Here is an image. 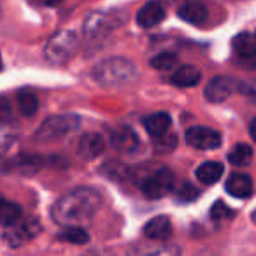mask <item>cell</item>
I'll list each match as a JSON object with an SVG mask.
<instances>
[{"label": "cell", "mask_w": 256, "mask_h": 256, "mask_svg": "<svg viewBox=\"0 0 256 256\" xmlns=\"http://www.w3.org/2000/svg\"><path fill=\"white\" fill-rule=\"evenodd\" d=\"M178 16L182 20V22L190 23V25H204L207 22V8L202 4V2H196V0H192V2H186L179 8Z\"/></svg>", "instance_id": "obj_14"}, {"label": "cell", "mask_w": 256, "mask_h": 256, "mask_svg": "<svg viewBox=\"0 0 256 256\" xmlns=\"http://www.w3.org/2000/svg\"><path fill=\"white\" fill-rule=\"evenodd\" d=\"M249 134H251L252 140H254V142H256V118L251 121V124H249Z\"/></svg>", "instance_id": "obj_31"}, {"label": "cell", "mask_w": 256, "mask_h": 256, "mask_svg": "<svg viewBox=\"0 0 256 256\" xmlns=\"http://www.w3.org/2000/svg\"><path fill=\"white\" fill-rule=\"evenodd\" d=\"M79 50V36L74 30H62L48 42L44 50V56L50 64L64 65L78 53Z\"/></svg>", "instance_id": "obj_3"}, {"label": "cell", "mask_w": 256, "mask_h": 256, "mask_svg": "<svg viewBox=\"0 0 256 256\" xmlns=\"http://www.w3.org/2000/svg\"><path fill=\"white\" fill-rule=\"evenodd\" d=\"M226 192L228 195L235 196L238 200H246L252 195V181L246 174H232L226 181Z\"/></svg>", "instance_id": "obj_16"}, {"label": "cell", "mask_w": 256, "mask_h": 256, "mask_svg": "<svg viewBox=\"0 0 256 256\" xmlns=\"http://www.w3.org/2000/svg\"><path fill=\"white\" fill-rule=\"evenodd\" d=\"M44 2H46L48 6H60L64 0H44Z\"/></svg>", "instance_id": "obj_32"}, {"label": "cell", "mask_w": 256, "mask_h": 256, "mask_svg": "<svg viewBox=\"0 0 256 256\" xmlns=\"http://www.w3.org/2000/svg\"><path fill=\"white\" fill-rule=\"evenodd\" d=\"M58 240L67 242V244H76V246H84L90 242V235L84 228L81 226H68L65 228L62 234H58Z\"/></svg>", "instance_id": "obj_20"}, {"label": "cell", "mask_w": 256, "mask_h": 256, "mask_svg": "<svg viewBox=\"0 0 256 256\" xmlns=\"http://www.w3.org/2000/svg\"><path fill=\"white\" fill-rule=\"evenodd\" d=\"M104 139L98 136V134H84V136L79 139V144H78V154L79 158L82 160H95L98 158L100 154L104 153Z\"/></svg>", "instance_id": "obj_13"}, {"label": "cell", "mask_w": 256, "mask_h": 256, "mask_svg": "<svg viewBox=\"0 0 256 256\" xmlns=\"http://www.w3.org/2000/svg\"><path fill=\"white\" fill-rule=\"evenodd\" d=\"M170 124H172V118L168 112H154L144 120V128L148 130V134L156 137V139L165 136V134H168Z\"/></svg>", "instance_id": "obj_17"}, {"label": "cell", "mask_w": 256, "mask_h": 256, "mask_svg": "<svg viewBox=\"0 0 256 256\" xmlns=\"http://www.w3.org/2000/svg\"><path fill=\"white\" fill-rule=\"evenodd\" d=\"M167 18V11L158 0H151L144 6L137 14V23L142 28H153V26L160 25L164 20Z\"/></svg>", "instance_id": "obj_11"}, {"label": "cell", "mask_w": 256, "mask_h": 256, "mask_svg": "<svg viewBox=\"0 0 256 256\" xmlns=\"http://www.w3.org/2000/svg\"><path fill=\"white\" fill-rule=\"evenodd\" d=\"M238 93L246 96H252L256 98V79L252 81H244V82H238Z\"/></svg>", "instance_id": "obj_29"}, {"label": "cell", "mask_w": 256, "mask_h": 256, "mask_svg": "<svg viewBox=\"0 0 256 256\" xmlns=\"http://www.w3.org/2000/svg\"><path fill=\"white\" fill-rule=\"evenodd\" d=\"M40 158L39 156H20L16 167L22 170V174H36L40 167Z\"/></svg>", "instance_id": "obj_27"}, {"label": "cell", "mask_w": 256, "mask_h": 256, "mask_svg": "<svg viewBox=\"0 0 256 256\" xmlns=\"http://www.w3.org/2000/svg\"><path fill=\"white\" fill-rule=\"evenodd\" d=\"M210 218H212L214 221L232 220V218H235V210L230 209L223 200H218V202L212 206V209H210Z\"/></svg>", "instance_id": "obj_26"}, {"label": "cell", "mask_w": 256, "mask_h": 256, "mask_svg": "<svg viewBox=\"0 0 256 256\" xmlns=\"http://www.w3.org/2000/svg\"><path fill=\"white\" fill-rule=\"evenodd\" d=\"M100 207V195L92 188H78L64 195L53 207V220L60 226H82Z\"/></svg>", "instance_id": "obj_1"}, {"label": "cell", "mask_w": 256, "mask_h": 256, "mask_svg": "<svg viewBox=\"0 0 256 256\" xmlns=\"http://www.w3.org/2000/svg\"><path fill=\"white\" fill-rule=\"evenodd\" d=\"M110 146L120 153H134L140 146V140L132 128H118L110 136Z\"/></svg>", "instance_id": "obj_12"}, {"label": "cell", "mask_w": 256, "mask_h": 256, "mask_svg": "<svg viewBox=\"0 0 256 256\" xmlns=\"http://www.w3.org/2000/svg\"><path fill=\"white\" fill-rule=\"evenodd\" d=\"M178 65V54L174 53H160L151 60V67L156 70H170Z\"/></svg>", "instance_id": "obj_25"}, {"label": "cell", "mask_w": 256, "mask_h": 256, "mask_svg": "<svg viewBox=\"0 0 256 256\" xmlns=\"http://www.w3.org/2000/svg\"><path fill=\"white\" fill-rule=\"evenodd\" d=\"M174 172L167 167H158L156 170H153V174L146 176L140 182V190L148 198H162L165 196L174 186Z\"/></svg>", "instance_id": "obj_5"}, {"label": "cell", "mask_w": 256, "mask_h": 256, "mask_svg": "<svg viewBox=\"0 0 256 256\" xmlns=\"http://www.w3.org/2000/svg\"><path fill=\"white\" fill-rule=\"evenodd\" d=\"M235 92H238V82L235 79L218 76V78L210 79V82L207 84L206 98L212 104H221L230 98Z\"/></svg>", "instance_id": "obj_9"}, {"label": "cell", "mask_w": 256, "mask_h": 256, "mask_svg": "<svg viewBox=\"0 0 256 256\" xmlns=\"http://www.w3.org/2000/svg\"><path fill=\"white\" fill-rule=\"evenodd\" d=\"M172 235V223L167 216H156L144 226V237L150 240H167Z\"/></svg>", "instance_id": "obj_15"}, {"label": "cell", "mask_w": 256, "mask_h": 256, "mask_svg": "<svg viewBox=\"0 0 256 256\" xmlns=\"http://www.w3.org/2000/svg\"><path fill=\"white\" fill-rule=\"evenodd\" d=\"M40 230H42V226H40L39 221L34 220V218L22 220L16 224H12V226L4 228V240H6V244H9L11 248H20V246H23L25 242L36 238L37 235L40 234Z\"/></svg>", "instance_id": "obj_7"}, {"label": "cell", "mask_w": 256, "mask_h": 256, "mask_svg": "<svg viewBox=\"0 0 256 256\" xmlns=\"http://www.w3.org/2000/svg\"><path fill=\"white\" fill-rule=\"evenodd\" d=\"M186 142L192 148L200 151H210V150H218L221 148V136L212 130V128L207 126H193L186 132Z\"/></svg>", "instance_id": "obj_8"}, {"label": "cell", "mask_w": 256, "mask_h": 256, "mask_svg": "<svg viewBox=\"0 0 256 256\" xmlns=\"http://www.w3.org/2000/svg\"><path fill=\"white\" fill-rule=\"evenodd\" d=\"M202 79V74L196 67L193 65H184V67L178 68V70L172 74L170 81L174 86L178 88H192V86H196Z\"/></svg>", "instance_id": "obj_18"}, {"label": "cell", "mask_w": 256, "mask_h": 256, "mask_svg": "<svg viewBox=\"0 0 256 256\" xmlns=\"http://www.w3.org/2000/svg\"><path fill=\"white\" fill-rule=\"evenodd\" d=\"M252 221L256 223V210H254V214H252Z\"/></svg>", "instance_id": "obj_33"}, {"label": "cell", "mask_w": 256, "mask_h": 256, "mask_svg": "<svg viewBox=\"0 0 256 256\" xmlns=\"http://www.w3.org/2000/svg\"><path fill=\"white\" fill-rule=\"evenodd\" d=\"M18 106L23 116H34L39 109V98H37L36 93L23 90V92L18 93Z\"/></svg>", "instance_id": "obj_23"}, {"label": "cell", "mask_w": 256, "mask_h": 256, "mask_svg": "<svg viewBox=\"0 0 256 256\" xmlns=\"http://www.w3.org/2000/svg\"><path fill=\"white\" fill-rule=\"evenodd\" d=\"M9 118V106H8V100H2V121H8Z\"/></svg>", "instance_id": "obj_30"}, {"label": "cell", "mask_w": 256, "mask_h": 256, "mask_svg": "<svg viewBox=\"0 0 256 256\" xmlns=\"http://www.w3.org/2000/svg\"><path fill=\"white\" fill-rule=\"evenodd\" d=\"M22 221V209L9 200H2V210H0V223L2 228H8Z\"/></svg>", "instance_id": "obj_22"}, {"label": "cell", "mask_w": 256, "mask_h": 256, "mask_svg": "<svg viewBox=\"0 0 256 256\" xmlns=\"http://www.w3.org/2000/svg\"><path fill=\"white\" fill-rule=\"evenodd\" d=\"M200 195H202V192H200L196 186H193L192 182H184V184L179 186L178 192H176V200H178L179 204H192V202H195Z\"/></svg>", "instance_id": "obj_24"}, {"label": "cell", "mask_w": 256, "mask_h": 256, "mask_svg": "<svg viewBox=\"0 0 256 256\" xmlns=\"http://www.w3.org/2000/svg\"><path fill=\"white\" fill-rule=\"evenodd\" d=\"M228 162L234 167H248L252 162V150L248 144H237L234 150L228 153Z\"/></svg>", "instance_id": "obj_21"}, {"label": "cell", "mask_w": 256, "mask_h": 256, "mask_svg": "<svg viewBox=\"0 0 256 256\" xmlns=\"http://www.w3.org/2000/svg\"><path fill=\"white\" fill-rule=\"evenodd\" d=\"M121 23H123V16H120L118 12L96 11V12H92V14L86 18L84 34L90 39H100V37L112 32L114 28H118Z\"/></svg>", "instance_id": "obj_6"}, {"label": "cell", "mask_w": 256, "mask_h": 256, "mask_svg": "<svg viewBox=\"0 0 256 256\" xmlns=\"http://www.w3.org/2000/svg\"><path fill=\"white\" fill-rule=\"evenodd\" d=\"M234 51L237 53V64L244 68H256V36L240 34L234 39Z\"/></svg>", "instance_id": "obj_10"}, {"label": "cell", "mask_w": 256, "mask_h": 256, "mask_svg": "<svg viewBox=\"0 0 256 256\" xmlns=\"http://www.w3.org/2000/svg\"><path fill=\"white\" fill-rule=\"evenodd\" d=\"M158 144H156V150L158 151H168V150H174L176 148V142H178V139H176V136H170L168 137V134H165V136L158 137Z\"/></svg>", "instance_id": "obj_28"}, {"label": "cell", "mask_w": 256, "mask_h": 256, "mask_svg": "<svg viewBox=\"0 0 256 256\" xmlns=\"http://www.w3.org/2000/svg\"><path fill=\"white\" fill-rule=\"evenodd\" d=\"M93 79L104 88H126L139 79V70L126 58L114 56L100 62L93 68Z\"/></svg>", "instance_id": "obj_2"}, {"label": "cell", "mask_w": 256, "mask_h": 256, "mask_svg": "<svg viewBox=\"0 0 256 256\" xmlns=\"http://www.w3.org/2000/svg\"><path fill=\"white\" fill-rule=\"evenodd\" d=\"M81 120L76 114H62V116H51L44 121L36 132V139L42 140V142H50V140H56L65 137L67 134L78 130Z\"/></svg>", "instance_id": "obj_4"}, {"label": "cell", "mask_w": 256, "mask_h": 256, "mask_svg": "<svg viewBox=\"0 0 256 256\" xmlns=\"http://www.w3.org/2000/svg\"><path fill=\"white\" fill-rule=\"evenodd\" d=\"M224 167L218 162H206L196 168V179H198L202 184H216L221 178H223Z\"/></svg>", "instance_id": "obj_19"}]
</instances>
